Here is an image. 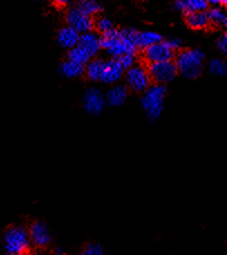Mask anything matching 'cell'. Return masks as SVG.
Here are the masks:
<instances>
[{
    "mask_svg": "<svg viewBox=\"0 0 227 255\" xmlns=\"http://www.w3.org/2000/svg\"><path fill=\"white\" fill-rule=\"evenodd\" d=\"M205 54L201 49H185L176 57L177 72L186 79H196L202 74Z\"/></svg>",
    "mask_w": 227,
    "mask_h": 255,
    "instance_id": "6da1fadb",
    "label": "cell"
},
{
    "mask_svg": "<svg viewBox=\"0 0 227 255\" xmlns=\"http://www.w3.org/2000/svg\"><path fill=\"white\" fill-rule=\"evenodd\" d=\"M166 94V86L160 84L150 85L143 92V97L141 99V106L144 112L147 113L148 119L151 122H156L159 118L161 117Z\"/></svg>",
    "mask_w": 227,
    "mask_h": 255,
    "instance_id": "7a4b0ae2",
    "label": "cell"
},
{
    "mask_svg": "<svg viewBox=\"0 0 227 255\" xmlns=\"http://www.w3.org/2000/svg\"><path fill=\"white\" fill-rule=\"evenodd\" d=\"M3 242L4 249L8 253L22 254L28 250L30 239L25 227L13 226L4 233Z\"/></svg>",
    "mask_w": 227,
    "mask_h": 255,
    "instance_id": "3957f363",
    "label": "cell"
},
{
    "mask_svg": "<svg viewBox=\"0 0 227 255\" xmlns=\"http://www.w3.org/2000/svg\"><path fill=\"white\" fill-rule=\"evenodd\" d=\"M126 86L135 93H143L151 84L148 68L141 64H135L125 73Z\"/></svg>",
    "mask_w": 227,
    "mask_h": 255,
    "instance_id": "277c9868",
    "label": "cell"
},
{
    "mask_svg": "<svg viewBox=\"0 0 227 255\" xmlns=\"http://www.w3.org/2000/svg\"><path fill=\"white\" fill-rule=\"evenodd\" d=\"M147 68L151 81H154L157 84L160 85L170 83L171 81L175 80L177 73H178L175 63H172L171 61L149 64V67Z\"/></svg>",
    "mask_w": 227,
    "mask_h": 255,
    "instance_id": "5b68a950",
    "label": "cell"
},
{
    "mask_svg": "<svg viewBox=\"0 0 227 255\" xmlns=\"http://www.w3.org/2000/svg\"><path fill=\"white\" fill-rule=\"evenodd\" d=\"M65 20L67 22V26L73 28L80 35L89 33V31L92 30L94 27V21L92 19V17L85 15V13L80 10L76 6L71 7L69 10L66 11Z\"/></svg>",
    "mask_w": 227,
    "mask_h": 255,
    "instance_id": "8992f818",
    "label": "cell"
},
{
    "mask_svg": "<svg viewBox=\"0 0 227 255\" xmlns=\"http://www.w3.org/2000/svg\"><path fill=\"white\" fill-rule=\"evenodd\" d=\"M175 55V52L168 46L166 40H161L143 49V58L149 64L169 62Z\"/></svg>",
    "mask_w": 227,
    "mask_h": 255,
    "instance_id": "52a82bcc",
    "label": "cell"
},
{
    "mask_svg": "<svg viewBox=\"0 0 227 255\" xmlns=\"http://www.w3.org/2000/svg\"><path fill=\"white\" fill-rule=\"evenodd\" d=\"M82 104H83L85 112H88L91 116H98L106 107V99L101 91L92 88L85 91L83 99H82Z\"/></svg>",
    "mask_w": 227,
    "mask_h": 255,
    "instance_id": "ba28073f",
    "label": "cell"
},
{
    "mask_svg": "<svg viewBox=\"0 0 227 255\" xmlns=\"http://www.w3.org/2000/svg\"><path fill=\"white\" fill-rule=\"evenodd\" d=\"M124 68L115 58H111L103 64V72L101 82L106 84H115L124 74Z\"/></svg>",
    "mask_w": 227,
    "mask_h": 255,
    "instance_id": "9c48e42d",
    "label": "cell"
},
{
    "mask_svg": "<svg viewBox=\"0 0 227 255\" xmlns=\"http://www.w3.org/2000/svg\"><path fill=\"white\" fill-rule=\"evenodd\" d=\"M30 242L36 247H46V245L51 242V233L47 229V226L43 222H35L33 225L30 226V230L28 232Z\"/></svg>",
    "mask_w": 227,
    "mask_h": 255,
    "instance_id": "30bf717a",
    "label": "cell"
},
{
    "mask_svg": "<svg viewBox=\"0 0 227 255\" xmlns=\"http://www.w3.org/2000/svg\"><path fill=\"white\" fill-rule=\"evenodd\" d=\"M128 88L123 84L113 85L106 94V103L110 107H121L128 99Z\"/></svg>",
    "mask_w": 227,
    "mask_h": 255,
    "instance_id": "8fae6325",
    "label": "cell"
},
{
    "mask_svg": "<svg viewBox=\"0 0 227 255\" xmlns=\"http://www.w3.org/2000/svg\"><path fill=\"white\" fill-rule=\"evenodd\" d=\"M79 46L84 49V51L89 54L91 57H94L101 49V45H100V37L99 36L89 31V33L81 34Z\"/></svg>",
    "mask_w": 227,
    "mask_h": 255,
    "instance_id": "7c38bea8",
    "label": "cell"
},
{
    "mask_svg": "<svg viewBox=\"0 0 227 255\" xmlns=\"http://www.w3.org/2000/svg\"><path fill=\"white\" fill-rule=\"evenodd\" d=\"M80 34L69 26H65L58 30L57 42L60 46L65 49H72L79 45Z\"/></svg>",
    "mask_w": 227,
    "mask_h": 255,
    "instance_id": "4fadbf2b",
    "label": "cell"
},
{
    "mask_svg": "<svg viewBox=\"0 0 227 255\" xmlns=\"http://www.w3.org/2000/svg\"><path fill=\"white\" fill-rule=\"evenodd\" d=\"M208 7L207 0H177L175 2V8L180 12L187 15L190 12L206 11Z\"/></svg>",
    "mask_w": 227,
    "mask_h": 255,
    "instance_id": "5bb4252c",
    "label": "cell"
},
{
    "mask_svg": "<svg viewBox=\"0 0 227 255\" xmlns=\"http://www.w3.org/2000/svg\"><path fill=\"white\" fill-rule=\"evenodd\" d=\"M84 73V66L70 60H66L60 65V74L65 79H76Z\"/></svg>",
    "mask_w": 227,
    "mask_h": 255,
    "instance_id": "9a60e30c",
    "label": "cell"
},
{
    "mask_svg": "<svg viewBox=\"0 0 227 255\" xmlns=\"http://www.w3.org/2000/svg\"><path fill=\"white\" fill-rule=\"evenodd\" d=\"M186 22L193 29H204L210 25V19L206 11H196L187 13Z\"/></svg>",
    "mask_w": 227,
    "mask_h": 255,
    "instance_id": "2e32d148",
    "label": "cell"
},
{
    "mask_svg": "<svg viewBox=\"0 0 227 255\" xmlns=\"http://www.w3.org/2000/svg\"><path fill=\"white\" fill-rule=\"evenodd\" d=\"M103 64L104 62L101 60H91L86 65L84 66V73L86 77L90 81L98 82L101 81L102 72H103Z\"/></svg>",
    "mask_w": 227,
    "mask_h": 255,
    "instance_id": "e0dca14e",
    "label": "cell"
},
{
    "mask_svg": "<svg viewBox=\"0 0 227 255\" xmlns=\"http://www.w3.org/2000/svg\"><path fill=\"white\" fill-rule=\"evenodd\" d=\"M161 36L154 33V31H141V33L139 31L137 36V47L144 49L151 46V45L161 42Z\"/></svg>",
    "mask_w": 227,
    "mask_h": 255,
    "instance_id": "ac0fdd59",
    "label": "cell"
},
{
    "mask_svg": "<svg viewBox=\"0 0 227 255\" xmlns=\"http://www.w3.org/2000/svg\"><path fill=\"white\" fill-rule=\"evenodd\" d=\"M76 7L90 17L98 15L102 11V4L99 0H79Z\"/></svg>",
    "mask_w": 227,
    "mask_h": 255,
    "instance_id": "d6986e66",
    "label": "cell"
},
{
    "mask_svg": "<svg viewBox=\"0 0 227 255\" xmlns=\"http://www.w3.org/2000/svg\"><path fill=\"white\" fill-rule=\"evenodd\" d=\"M210 24L216 27H225L227 25V16L225 11L222 8L213 7L210 11L207 12Z\"/></svg>",
    "mask_w": 227,
    "mask_h": 255,
    "instance_id": "ffe728a7",
    "label": "cell"
},
{
    "mask_svg": "<svg viewBox=\"0 0 227 255\" xmlns=\"http://www.w3.org/2000/svg\"><path fill=\"white\" fill-rule=\"evenodd\" d=\"M67 57H69L70 61L75 62L77 64H81V65H83V66H85L86 64L91 61V58H92L88 53L84 51L83 48L80 47L79 45L72 49H70Z\"/></svg>",
    "mask_w": 227,
    "mask_h": 255,
    "instance_id": "44dd1931",
    "label": "cell"
},
{
    "mask_svg": "<svg viewBox=\"0 0 227 255\" xmlns=\"http://www.w3.org/2000/svg\"><path fill=\"white\" fill-rule=\"evenodd\" d=\"M120 39V30L116 29H111L107 31V33L102 34L101 37H100V45H101V48L108 49L111 48L113 45L117 43V40Z\"/></svg>",
    "mask_w": 227,
    "mask_h": 255,
    "instance_id": "7402d4cb",
    "label": "cell"
},
{
    "mask_svg": "<svg viewBox=\"0 0 227 255\" xmlns=\"http://www.w3.org/2000/svg\"><path fill=\"white\" fill-rule=\"evenodd\" d=\"M208 70H210L211 74L215 76H225L227 73L226 62L224 60H221V58L212 60L208 64Z\"/></svg>",
    "mask_w": 227,
    "mask_h": 255,
    "instance_id": "603a6c76",
    "label": "cell"
},
{
    "mask_svg": "<svg viewBox=\"0 0 227 255\" xmlns=\"http://www.w3.org/2000/svg\"><path fill=\"white\" fill-rule=\"evenodd\" d=\"M94 26L99 33H101V34H104V33H107V31L113 29L112 21L107 17L99 18V19L94 22Z\"/></svg>",
    "mask_w": 227,
    "mask_h": 255,
    "instance_id": "cb8c5ba5",
    "label": "cell"
},
{
    "mask_svg": "<svg viewBox=\"0 0 227 255\" xmlns=\"http://www.w3.org/2000/svg\"><path fill=\"white\" fill-rule=\"evenodd\" d=\"M117 61L120 62V64L124 70H129L130 67L135 65L137 56H135V54H125V55H122L121 57L117 58Z\"/></svg>",
    "mask_w": 227,
    "mask_h": 255,
    "instance_id": "d4e9b609",
    "label": "cell"
},
{
    "mask_svg": "<svg viewBox=\"0 0 227 255\" xmlns=\"http://www.w3.org/2000/svg\"><path fill=\"white\" fill-rule=\"evenodd\" d=\"M82 255H104V252L99 244H89L83 250Z\"/></svg>",
    "mask_w": 227,
    "mask_h": 255,
    "instance_id": "484cf974",
    "label": "cell"
},
{
    "mask_svg": "<svg viewBox=\"0 0 227 255\" xmlns=\"http://www.w3.org/2000/svg\"><path fill=\"white\" fill-rule=\"evenodd\" d=\"M217 48H219L223 54L227 53V35L226 34L222 35L221 37L217 39Z\"/></svg>",
    "mask_w": 227,
    "mask_h": 255,
    "instance_id": "4316f807",
    "label": "cell"
},
{
    "mask_svg": "<svg viewBox=\"0 0 227 255\" xmlns=\"http://www.w3.org/2000/svg\"><path fill=\"white\" fill-rule=\"evenodd\" d=\"M166 43L168 44V46H169L174 52L178 51V49H179L180 46H181V42H180L179 39H177V38L168 39V40H166Z\"/></svg>",
    "mask_w": 227,
    "mask_h": 255,
    "instance_id": "83f0119b",
    "label": "cell"
},
{
    "mask_svg": "<svg viewBox=\"0 0 227 255\" xmlns=\"http://www.w3.org/2000/svg\"><path fill=\"white\" fill-rule=\"evenodd\" d=\"M75 0H53V2L56 4V6H60V7H64L67 6V4L72 3Z\"/></svg>",
    "mask_w": 227,
    "mask_h": 255,
    "instance_id": "f1b7e54d",
    "label": "cell"
},
{
    "mask_svg": "<svg viewBox=\"0 0 227 255\" xmlns=\"http://www.w3.org/2000/svg\"><path fill=\"white\" fill-rule=\"evenodd\" d=\"M207 3H208V6L212 4V6L217 7V6H220V4H226L227 0H207Z\"/></svg>",
    "mask_w": 227,
    "mask_h": 255,
    "instance_id": "f546056e",
    "label": "cell"
},
{
    "mask_svg": "<svg viewBox=\"0 0 227 255\" xmlns=\"http://www.w3.org/2000/svg\"><path fill=\"white\" fill-rule=\"evenodd\" d=\"M7 255H21V254H12V253H8Z\"/></svg>",
    "mask_w": 227,
    "mask_h": 255,
    "instance_id": "4dcf8cb0",
    "label": "cell"
},
{
    "mask_svg": "<svg viewBox=\"0 0 227 255\" xmlns=\"http://www.w3.org/2000/svg\"><path fill=\"white\" fill-rule=\"evenodd\" d=\"M35 1H44V0H35Z\"/></svg>",
    "mask_w": 227,
    "mask_h": 255,
    "instance_id": "1f68e13d",
    "label": "cell"
},
{
    "mask_svg": "<svg viewBox=\"0 0 227 255\" xmlns=\"http://www.w3.org/2000/svg\"><path fill=\"white\" fill-rule=\"evenodd\" d=\"M57 255H64V254H57Z\"/></svg>",
    "mask_w": 227,
    "mask_h": 255,
    "instance_id": "d6a6232c",
    "label": "cell"
}]
</instances>
